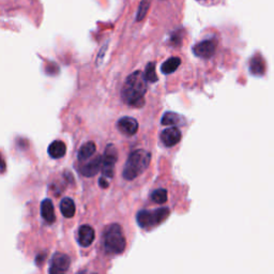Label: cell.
<instances>
[{"label": "cell", "instance_id": "6da1fadb", "mask_svg": "<svg viewBox=\"0 0 274 274\" xmlns=\"http://www.w3.org/2000/svg\"><path fill=\"white\" fill-rule=\"evenodd\" d=\"M147 92V79L142 72L136 71L129 75L121 91L122 100L129 106L141 107L145 104Z\"/></svg>", "mask_w": 274, "mask_h": 274}, {"label": "cell", "instance_id": "7a4b0ae2", "mask_svg": "<svg viewBox=\"0 0 274 274\" xmlns=\"http://www.w3.org/2000/svg\"><path fill=\"white\" fill-rule=\"evenodd\" d=\"M151 161V154L143 149L135 150L129 155L124 168V178L132 181L140 176L148 167Z\"/></svg>", "mask_w": 274, "mask_h": 274}, {"label": "cell", "instance_id": "3957f363", "mask_svg": "<svg viewBox=\"0 0 274 274\" xmlns=\"http://www.w3.org/2000/svg\"><path fill=\"white\" fill-rule=\"evenodd\" d=\"M103 245L105 251L111 254L124 253L127 241L119 224H112L105 229L103 234Z\"/></svg>", "mask_w": 274, "mask_h": 274}, {"label": "cell", "instance_id": "277c9868", "mask_svg": "<svg viewBox=\"0 0 274 274\" xmlns=\"http://www.w3.org/2000/svg\"><path fill=\"white\" fill-rule=\"evenodd\" d=\"M168 208H158L155 210H140L136 215V221L142 228H149L161 224L168 218Z\"/></svg>", "mask_w": 274, "mask_h": 274}, {"label": "cell", "instance_id": "5b68a950", "mask_svg": "<svg viewBox=\"0 0 274 274\" xmlns=\"http://www.w3.org/2000/svg\"><path fill=\"white\" fill-rule=\"evenodd\" d=\"M103 165H102V172L105 177L113 178L114 177V167L118 158V151L114 145L110 143L105 148L103 154Z\"/></svg>", "mask_w": 274, "mask_h": 274}, {"label": "cell", "instance_id": "8992f818", "mask_svg": "<svg viewBox=\"0 0 274 274\" xmlns=\"http://www.w3.org/2000/svg\"><path fill=\"white\" fill-rule=\"evenodd\" d=\"M216 45H218V43H216L214 39L201 41L194 45L193 53L195 56L199 57V58L209 59L214 55L216 50Z\"/></svg>", "mask_w": 274, "mask_h": 274}, {"label": "cell", "instance_id": "52a82bcc", "mask_svg": "<svg viewBox=\"0 0 274 274\" xmlns=\"http://www.w3.org/2000/svg\"><path fill=\"white\" fill-rule=\"evenodd\" d=\"M71 265V259L68 255L63 253H56L53 255L52 261H50V269L49 273H58L64 272L69 269Z\"/></svg>", "mask_w": 274, "mask_h": 274}, {"label": "cell", "instance_id": "ba28073f", "mask_svg": "<svg viewBox=\"0 0 274 274\" xmlns=\"http://www.w3.org/2000/svg\"><path fill=\"white\" fill-rule=\"evenodd\" d=\"M181 131L177 127H169L161 133V141L166 147H174L181 140Z\"/></svg>", "mask_w": 274, "mask_h": 274}, {"label": "cell", "instance_id": "9c48e42d", "mask_svg": "<svg viewBox=\"0 0 274 274\" xmlns=\"http://www.w3.org/2000/svg\"><path fill=\"white\" fill-rule=\"evenodd\" d=\"M119 131L127 136H133L138 131V122L132 117H122L117 122Z\"/></svg>", "mask_w": 274, "mask_h": 274}, {"label": "cell", "instance_id": "30bf717a", "mask_svg": "<svg viewBox=\"0 0 274 274\" xmlns=\"http://www.w3.org/2000/svg\"><path fill=\"white\" fill-rule=\"evenodd\" d=\"M96 233L89 225H83L78 228L77 232V241L79 245L83 248H88L92 244L93 240H95Z\"/></svg>", "mask_w": 274, "mask_h": 274}, {"label": "cell", "instance_id": "8fae6325", "mask_svg": "<svg viewBox=\"0 0 274 274\" xmlns=\"http://www.w3.org/2000/svg\"><path fill=\"white\" fill-rule=\"evenodd\" d=\"M103 165V157L102 156H96L93 160H91L89 163L85 164L82 167L81 171L82 175L85 177H93L96 176L100 169H102Z\"/></svg>", "mask_w": 274, "mask_h": 274}, {"label": "cell", "instance_id": "7c38bea8", "mask_svg": "<svg viewBox=\"0 0 274 274\" xmlns=\"http://www.w3.org/2000/svg\"><path fill=\"white\" fill-rule=\"evenodd\" d=\"M41 215L47 223H54L56 221L54 205L50 199L46 198L41 203Z\"/></svg>", "mask_w": 274, "mask_h": 274}, {"label": "cell", "instance_id": "4fadbf2b", "mask_svg": "<svg viewBox=\"0 0 274 274\" xmlns=\"http://www.w3.org/2000/svg\"><path fill=\"white\" fill-rule=\"evenodd\" d=\"M47 152H48L49 156L52 158H55V160H57V158H60V157L64 156V154H66V152H67L66 143L61 140H55L48 146Z\"/></svg>", "mask_w": 274, "mask_h": 274}, {"label": "cell", "instance_id": "5bb4252c", "mask_svg": "<svg viewBox=\"0 0 274 274\" xmlns=\"http://www.w3.org/2000/svg\"><path fill=\"white\" fill-rule=\"evenodd\" d=\"M161 124L163 126H169V127H177V126H182L185 124V120L182 116L180 115L172 113V112H167L163 115Z\"/></svg>", "mask_w": 274, "mask_h": 274}, {"label": "cell", "instance_id": "9a60e30c", "mask_svg": "<svg viewBox=\"0 0 274 274\" xmlns=\"http://www.w3.org/2000/svg\"><path fill=\"white\" fill-rule=\"evenodd\" d=\"M60 211L64 218H73L76 211L74 200L70 197L62 198L60 201Z\"/></svg>", "mask_w": 274, "mask_h": 274}, {"label": "cell", "instance_id": "2e32d148", "mask_svg": "<svg viewBox=\"0 0 274 274\" xmlns=\"http://www.w3.org/2000/svg\"><path fill=\"white\" fill-rule=\"evenodd\" d=\"M97 150V147H96V143L93 141H87L86 143H84V145L79 148L78 152H77V157L79 161H86L87 158H89L90 156H92L93 154H95Z\"/></svg>", "mask_w": 274, "mask_h": 274}, {"label": "cell", "instance_id": "e0dca14e", "mask_svg": "<svg viewBox=\"0 0 274 274\" xmlns=\"http://www.w3.org/2000/svg\"><path fill=\"white\" fill-rule=\"evenodd\" d=\"M265 61L261 56H255L250 62V72L253 75H263L265 73Z\"/></svg>", "mask_w": 274, "mask_h": 274}, {"label": "cell", "instance_id": "ac0fdd59", "mask_svg": "<svg viewBox=\"0 0 274 274\" xmlns=\"http://www.w3.org/2000/svg\"><path fill=\"white\" fill-rule=\"evenodd\" d=\"M180 64H181V59L179 57H171V58L167 59L161 66V71L164 74H171L179 68Z\"/></svg>", "mask_w": 274, "mask_h": 274}, {"label": "cell", "instance_id": "d6986e66", "mask_svg": "<svg viewBox=\"0 0 274 274\" xmlns=\"http://www.w3.org/2000/svg\"><path fill=\"white\" fill-rule=\"evenodd\" d=\"M151 198H152L154 203L163 205L167 201V191L165 189H157L151 194Z\"/></svg>", "mask_w": 274, "mask_h": 274}, {"label": "cell", "instance_id": "ffe728a7", "mask_svg": "<svg viewBox=\"0 0 274 274\" xmlns=\"http://www.w3.org/2000/svg\"><path fill=\"white\" fill-rule=\"evenodd\" d=\"M150 3H151V0H142V1L140 2L139 8H138V10H137V14H136L137 21H140L146 17L148 10L150 8Z\"/></svg>", "mask_w": 274, "mask_h": 274}, {"label": "cell", "instance_id": "44dd1931", "mask_svg": "<svg viewBox=\"0 0 274 274\" xmlns=\"http://www.w3.org/2000/svg\"><path fill=\"white\" fill-rule=\"evenodd\" d=\"M145 77L147 82L149 83H156L157 82V76L155 73V63L154 62H149L145 70Z\"/></svg>", "mask_w": 274, "mask_h": 274}, {"label": "cell", "instance_id": "7402d4cb", "mask_svg": "<svg viewBox=\"0 0 274 274\" xmlns=\"http://www.w3.org/2000/svg\"><path fill=\"white\" fill-rule=\"evenodd\" d=\"M99 185L102 187V189H107V187L110 186V182H108L105 178L102 177L99 179Z\"/></svg>", "mask_w": 274, "mask_h": 274}]
</instances>
